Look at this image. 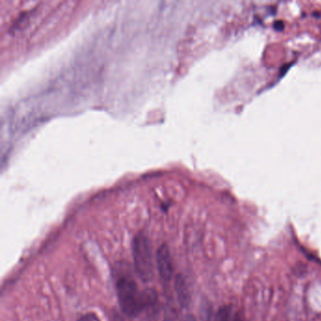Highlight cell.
Masks as SVG:
<instances>
[{
	"instance_id": "277c9868",
	"label": "cell",
	"mask_w": 321,
	"mask_h": 321,
	"mask_svg": "<svg viewBox=\"0 0 321 321\" xmlns=\"http://www.w3.org/2000/svg\"><path fill=\"white\" fill-rule=\"evenodd\" d=\"M174 287H175V293L177 297V301L180 306L183 308H188L191 304L192 296L191 291L188 286V283L184 277L181 274H178L174 281Z\"/></svg>"
},
{
	"instance_id": "3957f363",
	"label": "cell",
	"mask_w": 321,
	"mask_h": 321,
	"mask_svg": "<svg viewBox=\"0 0 321 321\" xmlns=\"http://www.w3.org/2000/svg\"><path fill=\"white\" fill-rule=\"evenodd\" d=\"M157 266L160 278L166 283L170 282L173 273V265L170 250L166 244L157 250Z\"/></svg>"
},
{
	"instance_id": "9c48e42d",
	"label": "cell",
	"mask_w": 321,
	"mask_h": 321,
	"mask_svg": "<svg viewBox=\"0 0 321 321\" xmlns=\"http://www.w3.org/2000/svg\"><path fill=\"white\" fill-rule=\"evenodd\" d=\"M183 321H197L196 320V318L192 315V314H188V315H186L184 317V319Z\"/></svg>"
},
{
	"instance_id": "8992f818",
	"label": "cell",
	"mask_w": 321,
	"mask_h": 321,
	"mask_svg": "<svg viewBox=\"0 0 321 321\" xmlns=\"http://www.w3.org/2000/svg\"><path fill=\"white\" fill-rule=\"evenodd\" d=\"M215 321H243L239 311L233 306L220 308L215 316Z\"/></svg>"
},
{
	"instance_id": "ba28073f",
	"label": "cell",
	"mask_w": 321,
	"mask_h": 321,
	"mask_svg": "<svg viewBox=\"0 0 321 321\" xmlns=\"http://www.w3.org/2000/svg\"><path fill=\"white\" fill-rule=\"evenodd\" d=\"M77 321H101L95 314H86L82 315Z\"/></svg>"
},
{
	"instance_id": "6da1fadb",
	"label": "cell",
	"mask_w": 321,
	"mask_h": 321,
	"mask_svg": "<svg viewBox=\"0 0 321 321\" xmlns=\"http://www.w3.org/2000/svg\"><path fill=\"white\" fill-rule=\"evenodd\" d=\"M117 297L120 307L127 316H137L143 312L144 293L139 289L131 274L122 273L116 281Z\"/></svg>"
},
{
	"instance_id": "5b68a950",
	"label": "cell",
	"mask_w": 321,
	"mask_h": 321,
	"mask_svg": "<svg viewBox=\"0 0 321 321\" xmlns=\"http://www.w3.org/2000/svg\"><path fill=\"white\" fill-rule=\"evenodd\" d=\"M144 312L147 318L150 321H156L158 314V301L157 295L154 291H146L144 293Z\"/></svg>"
},
{
	"instance_id": "52a82bcc",
	"label": "cell",
	"mask_w": 321,
	"mask_h": 321,
	"mask_svg": "<svg viewBox=\"0 0 321 321\" xmlns=\"http://www.w3.org/2000/svg\"><path fill=\"white\" fill-rule=\"evenodd\" d=\"M165 321H177V314L174 308L170 307L167 309L165 314Z\"/></svg>"
},
{
	"instance_id": "7a4b0ae2",
	"label": "cell",
	"mask_w": 321,
	"mask_h": 321,
	"mask_svg": "<svg viewBox=\"0 0 321 321\" xmlns=\"http://www.w3.org/2000/svg\"><path fill=\"white\" fill-rule=\"evenodd\" d=\"M133 260L137 277L143 282H150L155 275L154 257L149 239L144 234H137L133 240Z\"/></svg>"
}]
</instances>
